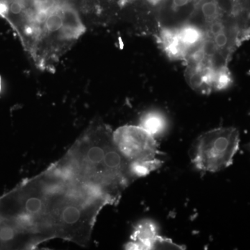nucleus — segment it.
I'll return each instance as SVG.
<instances>
[{"mask_svg":"<svg viewBox=\"0 0 250 250\" xmlns=\"http://www.w3.org/2000/svg\"><path fill=\"white\" fill-rule=\"evenodd\" d=\"M107 205L100 190L54 164L0 200V225L12 229L27 249L54 238L85 246Z\"/></svg>","mask_w":250,"mask_h":250,"instance_id":"1","label":"nucleus"},{"mask_svg":"<svg viewBox=\"0 0 250 250\" xmlns=\"http://www.w3.org/2000/svg\"><path fill=\"white\" fill-rule=\"evenodd\" d=\"M108 125L94 123L56 165L77 180L96 188L116 205L137 177L116 147Z\"/></svg>","mask_w":250,"mask_h":250,"instance_id":"2","label":"nucleus"},{"mask_svg":"<svg viewBox=\"0 0 250 250\" xmlns=\"http://www.w3.org/2000/svg\"><path fill=\"white\" fill-rule=\"evenodd\" d=\"M37 31L30 54L42 68H50L83 34L85 27L75 9L66 5L39 8Z\"/></svg>","mask_w":250,"mask_h":250,"instance_id":"3","label":"nucleus"},{"mask_svg":"<svg viewBox=\"0 0 250 250\" xmlns=\"http://www.w3.org/2000/svg\"><path fill=\"white\" fill-rule=\"evenodd\" d=\"M240 145V134L234 127H220L201 135L195 143L192 161L199 170L216 172L233 164Z\"/></svg>","mask_w":250,"mask_h":250,"instance_id":"4","label":"nucleus"},{"mask_svg":"<svg viewBox=\"0 0 250 250\" xmlns=\"http://www.w3.org/2000/svg\"><path fill=\"white\" fill-rule=\"evenodd\" d=\"M113 141L121 154L131 163L138 178L147 176L162 166L155 137L138 125H125L113 133Z\"/></svg>","mask_w":250,"mask_h":250,"instance_id":"5","label":"nucleus"},{"mask_svg":"<svg viewBox=\"0 0 250 250\" xmlns=\"http://www.w3.org/2000/svg\"><path fill=\"white\" fill-rule=\"evenodd\" d=\"M127 250H184L183 246L174 243L169 238L159 236L155 224L149 220L141 222L135 228Z\"/></svg>","mask_w":250,"mask_h":250,"instance_id":"6","label":"nucleus"},{"mask_svg":"<svg viewBox=\"0 0 250 250\" xmlns=\"http://www.w3.org/2000/svg\"><path fill=\"white\" fill-rule=\"evenodd\" d=\"M161 45L170 58L177 60H187L190 51L182 42L178 31L164 30L161 32Z\"/></svg>","mask_w":250,"mask_h":250,"instance_id":"7","label":"nucleus"},{"mask_svg":"<svg viewBox=\"0 0 250 250\" xmlns=\"http://www.w3.org/2000/svg\"><path fill=\"white\" fill-rule=\"evenodd\" d=\"M139 126L156 137V136L165 131L167 126V121L165 117L161 113L150 111L141 117Z\"/></svg>","mask_w":250,"mask_h":250,"instance_id":"8","label":"nucleus"},{"mask_svg":"<svg viewBox=\"0 0 250 250\" xmlns=\"http://www.w3.org/2000/svg\"><path fill=\"white\" fill-rule=\"evenodd\" d=\"M178 34L181 40L189 49V51L192 49L195 50L197 46L201 45L204 41L203 32L194 26H185L178 30Z\"/></svg>","mask_w":250,"mask_h":250,"instance_id":"9","label":"nucleus"},{"mask_svg":"<svg viewBox=\"0 0 250 250\" xmlns=\"http://www.w3.org/2000/svg\"><path fill=\"white\" fill-rule=\"evenodd\" d=\"M231 82H232V79L228 67L215 70L213 89L217 90L225 89L231 85Z\"/></svg>","mask_w":250,"mask_h":250,"instance_id":"10","label":"nucleus"},{"mask_svg":"<svg viewBox=\"0 0 250 250\" xmlns=\"http://www.w3.org/2000/svg\"><path fill=\"white\" fill-rule=\"evenodd\" d=\"M202 12L204 17L208 22H213L215 20L218 19L219 9L218 4L215 1H206L202 5Z\"/></svg>","mask_w":250,"mask_h":250,"instance_id":"11","label":"nucleus"},{"mask_svg":"<svg viewBox=\"0 0 250 250\" xmlns=\"http://www.w3.org/2000/svg\"><path fill=\"white\" fill-rule=\"evenodd\" d=\"M201 49L204 56H205V59H209V60L217 52H218V49L215 45L214 41L211 39L204 40L202 42Z\"/></svg>","mask_w":250,"mask_h":250,"instance_id":"12","label":"nucleus"},{"mask_svg":"<svg viewBox=\"0 0 250 250\" xmlns=\"http://www.w3.org/2000/svg\"><path fill=\"white\" fill-rule=\"evenodd\" d=\"M226 30V27H225L223 21L217 19L210 22L209 31L208 32H209L210 36L213 38L214 36L220 34V33Z\"/></svg>","mask_w":250,"mask_h":250,"instance_id":"13","label":"nucleus"},{"mask_svg":"<svg viewBox=\"0 0 250 250\" xmlns=\"http://www.w3.org/2000/svg\"><path fill=\"white\" fill-rule=\"evenodd\" d=\"M190 0H173V6L175 8H180L186 6Z\"/></svg>","mask_w":250,"mask_h":250,"instance_id":"14","label":"nucleus"},{"mask_svg":"<svg viewBox=\"0 0 250 250\" xmlns=\"http://www.w3.org/2000/svg\"><path fill=\"white\" fill-rule=\"evenodd\" d=\"M247 149H248L250 152V143L249 144H248V146H247Z\"/></svg>","mask_w":250,"mask_h":250,"instance_id":"15","label":"nucleus"},{"mask_svg":"<svg viewBox=\"0 0 250 250\" xmlns=\"http://www.w3.org/2000/svg\"><path fill=\"white\" fill-rule=\"evenodd\" d=\"M1 0H0V11H1Z\"/></svg>","mask_w":250,"mask_h":250,"instance_id":"16","label":"nucleus"},{"mask_svg":"<svg viewBox=\"0 0 250 250\" xmlns=\"http://www.w3.org/2000/svg\"><path fill=\"white\" fill-rule=\"evenodd\" d=\"M152 1H156H156H159V0H152Z\"/></svg>","mask_w":250,"mask_h":250,"instance_id":"17","label":"nucleus"}]
</instances>
